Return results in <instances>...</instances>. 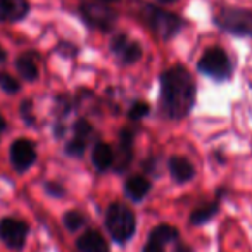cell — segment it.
<instances>
[{"label":"cell","instance_id":"obj_1","mask_svg":"<svg viewBox=\"0 0 252 252\" xmlns=\"http://www.w3.org/2000/svg\"><path fill=\"white\" fill-rule=\"evenodd\" d=\"M195 102V81L183 66H173L161 76V107L171 119H182Z\"/></svg>","mask_w":252,"mask_h":252},{"label":"cell","instance_id":"obj_2","mask_svg":"<svg viewBox=\"0 0 252 252\" xmlns=\"http://www.w3.org/2000/svg\"><path fill=\"white\" fill-rule=\"evenodd\" d=\"M135 226H137V221H135L130 207L118 202L109 206L107 213H105V228L111 233L112 240H116L118 244L128 242L133 237Z\"/></svg>","mask_w":252,"mask_h":252},{"label":"cell","instance_id":"obj_3","mask_svg":"<svg viewBox=\"0 0 252 252\" xmlns=\"http://www.w3.org/2000/svg\"><path fill=\"white\" fill-rule=\"evenodd\" d=\"M142 19L147 25V28L152 30L162 40L173 38L182 30V19L178 16L156 7V5H145L142 9Z\"/></svg>","mask_w":252,"mask_h":252},{"label":"cell","instance_id":"obj_4","mask_svg":"<svg viewBox=\"0 0 252 252\" xmlns=\"http://www.w3.org/2000/svg\"><path fill=\"white\" fill-rule=\"evenodd\" d=\"M199 71L214 80H226L231 73V63L223 49L213 47L202 54L199 61Z\"/></svg>","mask_w":252,"mask_h":252},{"label":"cell","instance_id":"obj_5","mask_svg":"<svg viewBox=\"0 0 252 252\" xmlns=\"http://www.w3.org/2000/svg\"><path fill=\"white\" fill-rule=\"evenodd\" d=\"M216 25L235 35H251L252 36V12L242 9H223L218 12Z\"/></svg>","mask_w":252,"mask_h":252},{"label":"cell","instance_id":"obj_6","mask_svg":"<svg viewBox=\"0 0 252 252\" xmlns=\"http://www.w3.org/2000/svg\"><path fill=\"white\" fill-rule=\"evenodd\" d=\"M80 14L83 18V21L92 28L102 30L107 32L112 28V25L116 23V12L112 9H109L104 4H94V2H87L80 7Z\"/></svg>","mask_w":252,"mask_h":252},{"label":"cell","instance_id":"obj_7","mask_svg":"<svg viewBox=\"0 0 252 252\" xmlns=\"http://www.w3.org/2000/svg\"><path fill=\"white\" fill-rule=\"evenodd\" d=\"M28 237V224L14 218H4L0 221V238L7 247L19 251Z\"/></svg>","mask_w":252,"mask_h":252},{"label":"cell","instance_id":"obj_8","mask_svg":"<svg viewBox=\"0 0 252 252\" xmlns=\"http://www.w3.org/2000/svg\"><path fill=\"white\" fill-rule=\"evenodd\" d=\"M36 161V151L33 142L26 140V138H19L12 144L11 147V162L19 173L26 171L33 166Z\"/></svg>","mask_w":252,"mask_h":252},{"label":"cell","instance_id":"obj_9","mask_svg":"<svg viewBox=\"0 0 252 252\" xmlns=\"http://www.w3.org/2000/svg\"><path fill=\"white\" fill-rule=\"evenodd\" d=\"M111 50L125 64H133L142 57V47L137 42L130 40L126 35L114 36L111 42Z\"/></svg>","mask_w":252,"mask_h":252},{"label":"cell","instance_id":"obj_10","mask_svg":"<svg viewBox=\"0 0 252 252\" xmlns=\"http://www.w3.org/2000/svg\"><path fill=\"white\" fill-rule=\"evenodd\" d=\"M131 158H133V133L128 128H125L119 135V149L118 156L114 158V168L118 171L126 169L131 162Z\"/></svg>","mask_w":252,"mask_h":252},{"label":"cell","instance_id":"obj_11","mask_svg":"<svg viewBox=\"0 0 252 252\" xmlns=\"http://www.w3.org/2000/svg\"><path fill=\"white\" fill-rule=\"evenodd\" d=\"M30 11L26 0H0V21H19Z\"/></svg>","mask_w":252,"mask_h":252},{"label":"cell","instance_id":"obj_12","mask_svg":"<svg viewBox=\"0 0 252 252\" xmlns=\"http://www.w3.org/2000/svg\"><path fill=\"white\" fill-rule=\"evenodd\" d=\"M80 252H109V244L98 231L88 230L76 242Z\"/></svg>","mask_w":252,"mask_h":252},{"label":"cell","instance_id":"obj_13","mask_svg":"<svg viewBox=\"0 0 252 252\" xmlns=\"http://www.w3.org/2000/svg\"><path fill=\"white\" fill-rule=\"evenodd\" d=\"M169 173H171L175 182L187 183L195 176V168L189 159L182 158V156H175L169 159Z\"/></svg>","mask_w":252,"mask_h":252},{"label":"cell","instance_id":"obj_14","mask_svg":"<svg viewBox=\"0 0 252 252\" xmlns=\"http://www.w3.org/2000/svg\"><path fill=\"white\" fill-rule=\"evenodd\" d=\"M92 162L98 171H105L109 166L114 164V152H112L111 145L104 144V142L95 145L94 152H92Z\"/></svg>","mask_w":252,"mask_h":252},{"label":"cell","instance_id":"obj_15","mask_svg":"<svg viewBox=\"0 0 252 252\" xmlns=\"http://www.w3.org/2000/svg\"><path fill=\"white\" fill-rule=\"evenodd\" d=\"M149 192H151V182L144 176H131L126 182V193L137 202L144 199Z\"/></svg>","mask_w":252,"mask_h":252},{"label":"cell","instance_id":"obj_16","mask_svg":"<svg viewBox=\"0 0 252 252\" xmlns=\"http://www.w3.org/2000/svg\"><path fill=\"white\" fill-rule=\"evenodd\" d=\"M176 238H178V230L175 226H171V224H159L149 235V240H154L162 245L169 244V242L176 240Z\"/></svg>","mask_w":252,"mask_h":252},{"label":"cell","instance_id":"obj_17","mask_svg":"<svg viewBox=\"0 0 252 252\" xmlns=\"http://www.w3.org/2000/svg\"><path fill=\"white\" fill-rule=\"evenodd\" d=\"M16 67H18L19 74L25 78L26 81H35L38 78V66L30 56H21L16 61Z\"/></svg>","mask_w":252,"mask_h":252},{"label":"cell","instance_id":"obj_18","mask_svg":"<svg viewBox=\"0 0 252 252\" xmlns=\"http://www.w3.org/2000/svg\"><path fill=\"white\" fill-rule=\"evenodd\" d=\"M216 213H218V204L216 202L206 204V206H202V207H199V209L193 211L192 216H190V223L192 224H202V223H206V221H209Z\"/></svg>","mask_w":252,"mask_h":252},{"label":"cell","instance_id":"obj_19","mask_svg":"<svg viewBox=\"0 0 252 252\" xmlns=\"http://www.w3.org/2000/svg\"><path fill=\"white\" fill-rule=\"evenodd\" d=\"M85 224V216L78 211H69L64 214V226L71 231H76L78 228H81Z\"/></svg>","mask_w":252,"mask_h":252},{"label":"cell","instance_id":"obj_20","mask_svg":"<svg viewBox=\"0 0 252 252\" xmlns=\"http://www.w3.org/2000/svg\"><path fill=\"white\" fill-rule=\"evenodd\" d=\"M0 88L5 94H16V92H19V83L16 78H12V74L0 73Z\"/></svg>","mask_w":252,"mask_h":252},{"label":"cell","instance_id":"obj_21","mask_svg":"<svg viewBox=\"0 0 252 252\" xmlns=\"http://www.w3.org/2000/svg\"><path fill=\"white\" fill-rule=\"evenodd\" d=\"M85 147H87V140H83V138H80V137H74L73 140L67 144L66 152L69 156H73V158H80V156H83Z\"/></svg>","mask_w":252,"mask_h":252},{"label":"cell","instance_id":"obj_22","mask_svg":"<svg viewBox=\"0 0 252 252\" xmlns=\"http://www.w3.org/2000/svg\"><path fill=\"white\" fill-rule=\"evenodd\" d=\"M90 135H92V126L87 121L81 119V121H78L74 125V137H80L83 140H87V137H90Z\"/></svg>","mask_w":252,"mask_h":252},{"label":"cell","instance_id":"obj_23","mask_svg":"<svg viewBox=\"0 0 252 252\" xmlns=\"http://www.w3.org/2000/svg\"><path fill=\"white\" fill-rule=\"evenodd\" d=\"M147 112H149V105L144 104V102H137V104L131 105L130 118L131 119H142L144 116H147Z\"/></svg>","mask_w":252,"mask_h":252},{"label":"cell","instance_id":"obj_24","mask_svg":"<svg viewBox=\"0 0 252 252\" xmlns=\"http://www.w3.org/2000/svg\"><path fill=\"white\" fill-rule=\"evenodd\" d=\"M144 252H164V245L162 244H158L154 240H147L144 247Z\"/></svg>","mask_w":252,"mask_h":252},{"label":"cell","instance_id":"obj_25","mask_svg":"<svg viewBox=\"0 0 252 252\" xmlns=\"http://www.w3.org/2000/svg\"><path fill=\"white\" fill-rule=\"evenodd\" d=\"M47 190H49L50 193H56V195H63V189H57V187H52V183H49V185H47Z\"/></svg>","mask_w":252,"mask_h":252},{"label":"cell","instance_id":"obj_26","mask_svg":"<svg viewBox=\"0 0 252 252\" xmlns=\"http://www.w3.org/2000/svg\"><path fill=\"white\" fill-rule=\"evenodd\" d=\"M4 130H5V119H4V116L0 114V138L4 135Z\"/></svg>","mask_w":252,"mask_h":252},{"label":"cell","instance_id":"obj_27","mask_svg":"<svg viewBox=\"0 0 252 252\" xmlns=\"http://www.w3.org/2000/svg\"><path fill=\"white\" fill-rule=\"evenodd\" d=\"M4 59H5V50L2 49V47H0V63H2Z\"/></svg>","mask_w":252,"mask_h":252},{"label":"cell","instance_id":"obj_28","mask_svg":"<svg viewBox=\"0 0 252 252\" xmlns=\"http://www.w3.org/2000/svg\"><path fill=\"white\" fill-rule=\"evenodd\" d=\"M176 252H192L189 247H180V249H176Z\"/></svg>","mask_w":252,"mask_h":252},{"label":"cell","instance_id":"obj_29","mask_svg":"<svg viewBox=\"0 0 252 252\" xmlns=\"http://www.w3.org/2000/svg\"><path fill=\"white\" fill-rule=\"evenodd\" d=\"M159 2H164V4H171V2H176V0H159Z\"/></svg>","mask_w":252,"mask_h":252},{"label":"cell","instance_id":"obj_30","mask_svg":"<svg viewBox=\"0 0 252 252\" xmlns=\"http://www.w3.org/2000/svg\"><path fill=\"white\" fill-rule=\"evenodd\" d=\"M104 2H116V0H104Z\"/></svg>","mask_w":252,"mask_h":252}]
</instances>
